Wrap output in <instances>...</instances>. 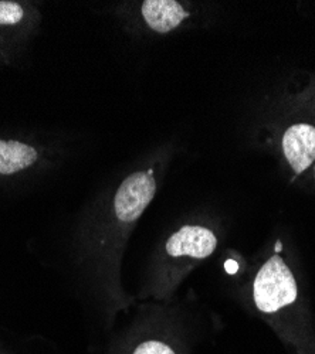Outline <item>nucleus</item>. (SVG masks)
<instances>
[{
  "mask_svg": "<svg viewBox=\"0 0 315 354\" xmlns=\"http://www.w3.org/2000/svg\"><path fill=\"white\" fill-rule=\"evenodd\" d=\"M156 190L154 169L132 173L114 194L107 214L84 220L74 231L71 248L75 267L96 281L101 293H108L112 316L124 305L114 283L117 257L124 237L145 213Z\"/></svg>",
  "mask_w": 315,
  "mask_h": 354,
  "instance_id": "f257e3e1",
  "label": "nucleus"
},
{
  "mask_svg": "<svg viewBox=\"0 0 315 354\" xmlns=\"http://www.w3.org/2000/svg\"><path fill=\"white\" fill-rule=\"evenodd\" d=\"M217 243L216 232L204 224H185L172 232L163 243L155 285L150 292L156 298L166 297L195 263L215 252Z\"/></svg>",
  "mask_w": 315,
  "mask_h": 354,
  "instance_id": "f03ea898",
  "label": "nucleus"
},
{
  "mask_svg": "<svg viewBox=\"0 0 315 354\" xmlns=\"http://www.w3.org/2000/svg\"><path fill=\"white\" fill-rule=\"evenodd\" d=\"M104 354H193L181 329L161 320H144L114 340Z\"/></svg>",
  "mask_w": 315,
  "mask_h": 354,
  "instance_id": "7ed1b4c3",
  "label": "nucleus"
},
{
  "mask_svg": "<svg viewBox=\"0 0 315 354\" xmlns=\"http://www.w3.org/2000/svg\"><path fill=\"white\" fill-rule=\"evenodd\" d=\"M37 13L30 3L0 0V67L12 66L33 37Z\"/></svg>",
  "mask_w": 315,
  "mask_h": 354,
  "instance_id": "20e7f679",
  "label": "nucleus"
},
{
  "mask_svg": "<svg viewBox=\"0 0 315 354\" xmlns=\"http://www.w3.org/2000/svg\"><path fill=\"white\" fill-rule=\"evenodd\" d=\"M44 151L32 140L0 132V187L33 174L44 162Z\"/></svg>",
  "mask_w": 315,
  "mask_h": 354,
  "instance_id": "39448f33",
  "label": "nucleus"
},
{
  "mask_svg": "<svg viewBox=\"0 0 315 354\" xmlns=\"http://www.w3.org/2000/svg\"><path fill=\"white\" fill-rule=\"evenodd\" d=\"M282 152L298 174L315 159V128L307 124L291 127L282 138Z\"/></svg>",
  "mask_w": 315,
  "mask_h": 354,
  "instance_id": "423d86ee",
  "label": "nucleus"
},
{
  "mask_svg": "<svg viewBox=\"0 0 315 354\" xmlns=\"http://www.w3.org/2000/svg\"><path fill=\"white\" fill-rule=\"evenodd\" d=\"M142 17L158 33H169L189 17L185 8L175 0H147L142 3Z\"/></svg>",
  "mask_w": 315,
  "mask_h": 354,
  "instance_id": "0eeeda50",
  "label": "nucleus"
},
{
  "mask_svg": "<svg viewBox=\"0 0 315 354\" xmlns=\"http://www.w3.org/2000/svg\"><path fill=\"white\" fill-rule=\"evenodd\" d=\"M224 267H226V271H227L228 274H236L237 270H239L237 262L233 261V259H228V261L224 263Z\"/></svg>",
  "mask_w": 315,
  "mask_h": 354,
  "instance_id": "6e6552de",
  "label": "nucleus"
}]
</instances>
